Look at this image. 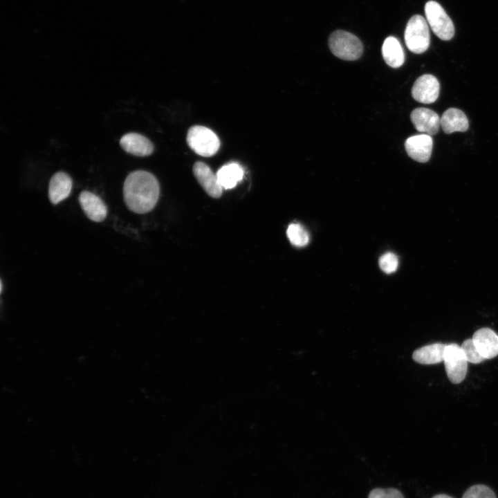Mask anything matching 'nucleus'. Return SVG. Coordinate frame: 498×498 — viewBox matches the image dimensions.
I'll return each instance as SVG.
<instances>
[{"mask_svg":"<svg viewBox=\"0 0 498 498\" xmlns=\"http://www.w3.org/2000/svg\"><path fill=\"white\" fill-rule=\"evenodd\" d=\"M120 145L125 151L137 156H149L154 149L153 143L147 137L133 132L122 136Z\"/></svg>","mask_w":498,"mask_h":498,"instance_id":"13","label":"nucleus"},{"mask_svg":"<svg viewBox=\"0 0 498 498\" xmlns=\"http://www.w3.org/2000/svg\"><path fill=\"white\" fill-rule=\"evenodd\" d=\"M329 46L334 55L344 60L358 59L363 51L362 42L356 35L341 30L330 35Z\"/></svg>","mask_w":498,"mask_h":498,"instance_id":"2","label":"nucleus"},{"mask_svg":"<svg viewBox=\"0 0 498 498\" xmlns=\"http://www.w3.org/2000/svg\"><path fill=\"white\" fill-rule=\"evenodd\" d=\"M186 140L190 149L201 156H212L220 147V141L216 134L204 126L194 125L190 127Z\"/></svg>","mask_w":498,"mask_h":498,"instance_id":"3","label":"nucleus"},{"mask_svg":"<svg viewBox=\"0 0 498 498\" xmlns=\"http://www.w3.org/2000/svg\"><path fill=\"white\" fill-rule=\"evenodd\" d=\"M432 498H452V497L445 494H438L434 496Z\"/></svg>","mask_w":498,"mask_h":498,"instance_id":"24","label":"nucleus"},{"mask_svg":"<svg viewBox=\"0 0 498 498\" xmlns=\"http://www.w3.org/2000/svg\"><path fill=\"white\" fill-rule=\"evenodd\" d=\"M384 60L389 66L398 68L405 61L403 49L400 42L394 37H387L382 46Z\"/></svg>","mask_w":498,"mask_h":498,"instance_id":"17","label":"nucleus"},{"mask_svg":"<svg viewBox=\"0 0 498 498\" xmlns=\"http://www.w3.org/2000/svg\"><path fill=\"white\" fill-rule=\"evenodd\" d=\"M368 498H404L400 491L394 488H376L371 491Z\"/></svg>","mask_w":498,"mask_h":498,"instance_id":"23","label":"nucleus"},{"mask_svg":"<svg viewBox=\"0 0 498 498\" xmlns=\"http://www.w3.org/2000/svg\"><path fill=\"white\" fill-rule=\"evenodd\" d=\"M474 345L486 359H491L498 355V335L489 328L477 330L472 338Z\"/></svg>","mask_w":498,"mask_h":498,"instance_id":"12","label":"nucleus"},{"mask_svg":"<svg viewBox=\"0 0 498 498\" xmlns=\"http://www.w3.org/2000/svg\"><path fill=\"white\" fill-rule=\"evenodd\" d=\"M462 498H497L495 492L488 486L482 484L470 487Z\"/></svg>","mask_w":498,"mask_h":498,"instance_id":"21","label":"nucleus"},{"mask_svg":"<svg viewBox=\"0 0 498 498\" xmlns=\"http://www.w3.org/2000/svg\"><path fill=\"white\" fill-rule=\"evenodd\" d=\"M160 196V185L151 173L144 170L130 172L123 185V197L128 209L145 214L156 206Z\"/></svg>","mask_w":498,"mask_h":498,"instance_id":"1","label":"nucleus"},{"mask_svg":"<svg viewBox=\"0 0 498 498\" xmlns=\"http://www.w3.org/2000/svg\"><path fill=\"white\" fill-rule=\"evenodd\" d=\"M243 169L237 163H230L223 165L216 175L221 186L230 190L234 187L243 177Z\"/></svg>","mask_w":498,"mask_h":498,"instance_id":"18","label":"nucleus"},{"mask_svg":"<svg viewBox=\"0 0 498 498\" xmlns=\"http://www.w3.org/2000/svg\"><path fill=\"white\" fill-rule=\"evenodd\" d=\"M73 181L70 176L64 172H58L53 175L48 185V198L53 205L66 199L71 194Z\"/></svg>","mask_w":498,"mask_h":498,"instance_id":"14","label":"nucleus"},{"mask_svg":"<svg viewBox=\"0 0 498 498\" xmlns=\"http://www.w3.org/2000/svg\"><path fill=\"white\" fill-rule=\"evenodd\" d=\"M441 126L445 133L456 131L464 132L469 127L468 120L465 114L456 108H450L445 111L441 118Z\"/></svg>","mask_w":498,"mask_h":498,"instance_id":"15","label":"nucleus"},{"mask_svg":"<svg viewBox=\"0 0 498 498\" xmlns=\"http://www.w3.org/2000/svg\"><path fill=\"white\" fill-rule=\"evenodd\" d=\"M461 347L468 362L479 364L486 360L477 349L472 338L465 340Z\"/></svg>","mask_w":498,"mask_h":498,"instance_id":"20","label":"nucleus"},{"mask_svg":"<svg viewBox=\"0 0 498 498\" xmlns=\"http://www.w3.org/2000/svg\"><path fill=\"white\" fill-rule=\"evenodd\" d=\"M78 201L83 212L90 220L101 222L106 218L107 206L96 194L89 191H82L79 195Z\"/></svg>","mask_w":498,"mask_h":498,"instance_id":"11","label":"nucleus"},{"mask_svg":"<svg viewBox=\"0 0 498 498\" xmlns=\"http://www.w3.org/2000/svg\"><path fill=\"white\" fill-rule=\"evenodd\" d=\"M426 20L434 33L442 40H450L454 35L453 23L443 7L436 1H430L425 6Z\"/></svg>","mask_w":498,"mask_h":498,"instance_id":"5","label":"nucleus"},{"mask_svg":"<svg viewBox=\"0 0 498 498\" xmlns=\"http://www.w3.org/2000/svg\"><path fill=\"white\" fill-rule=\"evenodd\" d=\"M405 42L407 48L414 53L421 54L430 46L428 24L421 15H414L408 21L405 30Z\"/></svg>","mask_w":498,"mask_h":498,"instance_id":"4","label":"nucleus"},{"mask_svg":"<svg viewBox=\"0 0 498 498\" xmlns=\"http://www.w3.org/2000/svg\"><path fill=\"white\" fill-rule=\"evenodd\" d=\"M193 174L204 191L211 197L218 199L222 195L223 187L216 175L210 167L203 162H196L193 165Z\"/></svg>","mask_w":498,"mask_h":498,"instance_id":"8","label":"nucleus"},{"mask_svg":"<svg viewBox=\"0 0 498 498\" xmlns=\"http://www.w3.org/2000/svg\"><path fill=\"white\" fill-rule=\"evenodd\" d=\"M432 146L433 140L431 136L425 133L411 136L405 142V148L408 156L420 163L429 160Z\"/></svg>","mask_w":498,"mask_h":498,"instance_id":"10","label":"nucleus"},{"mask_svg":"<svg viewBox=\"0 0 498 498\" xmlns=\"http://www.w3.org/2000/svg\"><path fill=\"white\" fill-rule=\"evenodd\" d=\"M439 89L438 80L432 75L425 74L415 81L412 89V95L419 102L431 104L437 100Z\"/></svg>","mask_w":498,"mask_h":498,"instance_id":"7","label":"nucleus"},{"mask_svg":"<svg viewBox=\"0 0 498 498\" xmlns=\"http://www.w3.org/2000/svg\"><path fill=\"white\" fill-rule=\"evenodd\" d=\"M446 344L434 343L421 347L414 351L413 360L422 365H433L443 361L444 349Z\"/></svg>","mask_w":498,"mask_h":498,"instance_id":"16","label":"nucleus"},{"mask_svg":"<svg viewBox=\"0 0 498 498\" xmlns=\"http://www.w3.org/2000/svg\"><path fill=\"white\" fill-rule=\"evenodd\" d=\"M443 362L448 379L454 384L461 382L465 378L468 361L457 344H446L443 353Z\"/></svg>","mask_w":498,"mask_h":498,"instance_id":"6","label":"nucleus"},{"mask_svg":"<svg viewBox=\"0 0 498 498\" xmlns=\"http://www.w3.org/2000/svg\"><path fill=\"white\" fill-rule=\"evenodd\" d=\"M379 266L382 271L391 273L396 270L398 266V259L392 252H387L379 259Z\"/></svg>","mask_w":498,"mask_h":498,"instance_id":"22","label":"nucleus"},{"mask_svg":"<svg viewBox=\"0 0 498 498\" xmlns=\"http://www.w3.org/2000/svg\"><path fill=\"white\" fill-rule=\"evenodd\" d=\"M290 242L296 247H303L308 244L309 235L306 229L299 223H291L286 231Z\"/></svg>","mask_w":498,"mask_h":498,"instance_id":"19","label":"nucleus"},{"mask_svg":"<svg viewBox=\"0 0 498 498\" xmlns=\"http://www.w3.org/2000/svg\"><path fill=\"white\" fill-rule=\"evenodd\" d=\"M412 122L416 129L421 133L433 136L439 132L441 118L434 111L427 108H417L410 115Z\"/></svg>","mask_w":498,"mask_h":498,"instance_id":"9","label":"nucleus"}]
</instances>
